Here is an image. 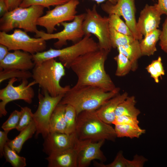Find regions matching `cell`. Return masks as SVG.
Returning <instances> with one entry per match:
<instances>
[{
  "label": "cell",
  "mask_w": 167,
  "mask_h": 167,
  "mask_svg": "<svg viewBox=\"0 0 167 167\" xmlns=\"http://www.w3.org/2000/svg\"><path fill=\"white\" fill-rule=\"evenodd\" d=\"M109 53L99 49L75 59L70 66L77 77L75 85L93 86L106 91L114 90L116 87L105 68Z\"/></svg>",
  "instance_id": "cell-1"
},
{
  "label": "cell",
  "mask_w": 167,
  "mask_h": 167,
  "mask_svg": "<svg viewBox=\"0 0 167 167\" xmlns=\"http://www.w3.org/2000/svg\"><path fill=\"white\" fill-rule=\"evenodd\" d=\"M120 88L116 87L106 91L92 85H74L64 95L59 104L69 105L75 109L77 115L86 110H96L106 101L119 93Z\"/></svg>",
  "instance_id": "cell-2"
},
{
  "label": "cell",
  "mask_w": 167,
  "mask_h": 167,
  "mask_svg": "<svg viewBox=\"0 0 167 167\" xmlns=\"http://www.w3.org/2000/svg\"><path fill=\"white\" fill-rule=\"evenodd\" d=\"M64 67L55 58L49 59L35 64L32 78L42 91H47L51 96L65 94L71 88L69 85L62 87L60 84V80L66 75Z\"/></svg>",
  "instance_id": "cell-3"
},
{
  "label": "cell",
  "mask_w": 167,
  "mask_h": 167,
  "mask_svg": "<svg viewBox=\"0 0 167 167\" xmlns=\"http://www.w3.org/2000/svg\"><path fill=\"white\" fill-rule=\"evenodd\" d=\"M75 134L79 139L93 142L114 141L117 137L114 128L101 120L95 110L84 111L77 115Z\"/></svg>",
  "instance_id": "cell-4"
},
{
  "label": "cell",
  "mask_w": 167,
  "mask_h": 167,
  "mask_svg": "<svg viewBox=\"0 0 167 167\" xmlns=\"http://www.w3.org/2000/svg\"><path fill=\"white\" fill-rule=\"evenodd\" d=\"M91 34L85 35L79 42L70 46L49 50L32 54L35 64L52 58H58L64 66L70 68L72 62L79 57L87 53L99 49L98 44L91 37Z\"/></svg>",
  "instance_id": "cell-5"
},
{
  "label": "cell",
  "mask_w": 167,
  "mask_h": 167,
  "mask_svg": "<svg viewBox=\"0 0 167 167\" xmlns=\"http://www.w3.org/2000/svg\"><path fill=\"white\" fill-rule=\"evenodd\" d=\"M45 8L39 5L26 8L19 6L7 11L0 19L1 31L7 32L15 28H18L26 32L36 33L38 31L37 20L43 15Z\"/></svg>",
  "instance_id": "cell-6"
},
{
  "label": "cell",
  "mask_w": 167,
  "mask_h": 167,
  "mask_svg": "<svg viewBox=\"0 0 167 167\" xmlns=\"http://www.w3.org/2000/svg\"><path fill=\"white\" fill-rule=\"evenodd\" d=\"M85 35L93 34L97 38L99 49L109 53L112 48L109 36L108 17H103L97 12L96 5L86 9L82 24Z\"/></svg>",
  "instance_id": "cell-7"
},
{
  "label": "cell",
  "mask_w": 167,
  "mask_h": 167,
  "mask_svg": "<svg viewBox=\"0 0 167 167\" xmlns=\"http://www.w3.org/2000/svg\"><path fill=\"white\" fill-rule=\"evenodd\" d=\"M0 44L6 46L9 51L21 50L32 54L45 51L47 47L45 40L31 37L19 29H15L11 34L0 31Z\"/></svg>",
  "instance_id": "cell-8"
},
{
  "label": "cell",
  "mask_w": 167,
  "mask_h": 167,
  "mask_svg": "<svg viewBox=\"0 0 167 167\" xmlns=\"http://www.w3.org/2000/svg\"><path fill=\"white\" fill-rule=\"evenodd\" d=\"M42 93H38V105L36 110L33 113V118L36 129L35 137L41 135L44 138L49 133V121L52 114L65 94L54 97L46 91H42Z\"/></svg>",
  "instance_id": "cell-9"
},
{
  "label": "cell",
  "mask_w": 167,
  "mask_h": 167,
  "mask_svg": "<svg viewBox=\"0 0 167 167\" xmlns=\"http://www.w3.org/2000/svg\"><path fill=\"white\" fill-rule=\"evenodd\" d=\"M85 15V13L76 15L71 22L62 23L60 24L63 27V29L59 32L49 34L38 30L35 33V36L36 37L42 38L45 41L57 39V41L54 44V46L57 49H60L63 46L66 45L68 41L76 43L85 36L82 24Z\"/></svg>",
  "instance_id": "cell-10"
},
{
  "label": "cell",
  "mask_w": 167,
  "mask_h": 167,
  "mask_svg": "<svg viewBox=\"0 0 167 167\" xmlns=\"http://www.w3.org/2000/svg\"><path fill=\"white\" fill-rule=\"evenodd\" d=\"M17 80L15 78L10 79L7 85L0 90V117L5 116L7 114L6 109V105L10 102L22 100L28 104H31L35 93L32 86L35 84L33 81L29 83L28 79L21 80L20 84L16 86L13 85Z\"/></svg>",
  "instance_id": "cell-11"
},
{
  "label": "cell",
  "mask_w": 167,
  "mask_h": 167,
  "mask_svg": "<svg viewBox=\"0 0 167 167\" xmlns=\"http://www.w3.org/2000/svg\"><path fill=\"white\" fill-rule=\"evenodd\" d=\"M79 3L78 0H71L56 6L38 19L37 25L45 28L47 33H53L56 30L55 27L58 24L74 19L76 15V8Z\"/></svg>",
  "instance_id": "cell-12"
},
{
  "label": "cell",
  "mask_w": 167,
  "mask_h": 167,
  "mask_svg": "<svg viewBox=\"0 0 167 167\" xmlns=\"http://www.w3.org/2000/svg\"><path fill=\"white\" fill-rule=\"evenodd\" d=\"M101 7L104 11L109 15L116 14L122 16L133 36L139 41L142 39L143 36L136 27L135 0H118L114 4L106 1L101 5Z\"/></svg>",
  "instance_id": "cell-13"
},
{
  "label": "cell",
  "mask_w": 167,
  "mask_h": 167,
  "mask_svg": "<svg viewBox=\"0 0 167 167\" xmlns=\"http://www.w3.org/2000/svg\"><path fill=\"white\" fill-rule=\"evenodd\" d=\"M105 140L93 142L90 139H77L75 148L77 154L78 167L88 166L91 162L98 160L103 163L106 158L101 148Z\"/></svg>",
  "instance_id": "cell-14"
},
{
  "label": "cell",
  "mask_w": 167,
  "mask_h": 167,
  "mask_svg": "<svg viewBox=\"0 0 167 167\" xmlns=\"http://www.w3.org/2000/svg\"><path fill=\"white\" fill-rule=\"evenodd\" d=\"M165 13L157 3L153 5L146 4L140 11L136 22L138 31L143 36L154 30L159 27L161 16Z\"/></svg>",
  "instance_id": "cell-15"
},
{
  "label": "cell",
  "mask_w": 167,
  "mask_h": 167,
  "mask_svg": "<svg viewBox=\"0 0 167 167\" xmlns=\"http://www.w3.org/2000/svg\"><path fill=\"white\" fill-rule=\"evenodd\" d=\"M43 151L49 156L58 152L74 148L78 138L75 133L49 132L44 138Z\"/></svg>",
  "instance_id": "cell-16"
},
{
  "label": "cell",
  "mask_w": 167,
  "mask_h": 167,
  "mask_svg": "<svg viewBox=\"0 0 167 167\" xmlns=\"http://www.w3.org/2000/svg\"><path fill=\"white\" fill-rule=\"evenodd\" d=\"M33 55L28 52L21 50L9 52L5 58L0 62L1 70L6 69H15L29 71L35 66Z\"/></svg>",
  "instance_id": "cell-17"
},
{
  "label": "cell",
  "mask_w": 167,
  "mask_h": 167,
  "mask_svg": "<svg viewBox=\"0 0 167 167\" xmlns=\"http://www.w3.org/2000/svg\"><path fill=\"white\" fill-rule=\"evenodd\" d=\"M128 96V93L125 92L118 93L108 100L95 110L98 116L105 122L112 124L115 117V112L118 106Z\"/></svg>",
  "instance_id": "cell-18"
},
{
  "label": "cell",
  "mask_w": 167,
  "mask_h": 167,
  "mask_svg": "<svg viewBox=\"0 0 167 167\" xmlns=\"http://www.w3.org/2000/svg\"><path fill=\"white\" fill-rule=\"evenodd\" d=\"M48 167H78L75 148L54 153L45 158Z\"/></svg>",
  "instance_id": "cell-19"
},
{
  "label": "cell",
  "mask_w": 167,
  "mask_h": 167,
  "mask_svg": "<svg viewBox=\"0 0 167 167\" xmlns=\"http://www.w3.org/2000/svg\"><path fill=\"white\" fill-rule=\"evenodd\" d=\"M36 130V125L33 120L27 127L21 131L14 139H9L6 144L17 153H19L24 143L32 138Z\"/></svg>",
  "instance_id": "cell-20"
},
{
  "label": "cell",
  "mask_w": 167,
  "mask_h": 167,
  "mask_svg": "<svg viewBox=\"0 0 167 167\" xmlns=\"http://www.w3.org/2000/svg\"><path fill=\"white\" fill-rule=\"evenodd\" d=\"M66 105L58 104L51 116L49 121V132L65 133V114Z\"/></svg>",
  "instance_id": "cell-21"
},
{
  "label": "cell",
  "mask_w": 167,
  "mask_h": 167,
  "mask_svg": "<svg viewBox=\"0 0 167 167\" xmlns=\"http://www.w3.org/2000/svg\"><path fill=\"white\" fill-rule=\"evenodd\" d=\"M161 30L156 29L144 36L139 42V46L142 56H150L157 51L156 44L159 40Z\"/></svg>",
  "instance_id": "cell-22"
},
{
  "label": "cell",
  "mask_w": 167,
  "mask_h": 167,
  "mask_svg": "<svg viewBox=\"0 0 167 167\" xmlns=\"http://www.w3.org/2000/svg\"><path fill=\"white\" fill-rule=\"evenodd\" d=\"M139 42L137 40L130 43L119 46L117 48L118 53H121L131 62L132 71H135L137 68L138 59L142 56L139 46Z\"/></svg>",
  "instance_id": "cell-23"
},
{
  "label": "cell",
  "mask_w": 167,
  "mask_h": 167,
  "mask_svg": "<svg viewBox=\"0 0 167 167\" xmlns=\"http://www.w3.org/2000/svg\"><path fill=\"white\" fill-rule=\"evenodd\" d=\"M136 104L135 96H128L118 106L115 112L116 117L123 115L137 118L140 111L135 107Z\"/></svg>",
  "instance_id": "cell-24"
},
{
  "label": "cell",
  "mask_w": 167,
  "mask_h": 167,
  "mask_svg": "<svg viewBox=\"0 0 167 167\" xmlns=\"http://www.w3.org/2000/svg\"><path fill=\"white\" fill-rule=\"evenodd\" d=\"M114 128L117 137L118 138H139L146 132L145 130L141 128L139 126L115 125Z\"/></svg>",
  "instance_id": "cell-25"
},
{
  "label": "cell",
  "mask_w": 167,
  "mask_h": 167,
  "mask_svg": "<svg viewBox=\"0 0 167 167\" xmlns=\"http://www.w3.org/2000/svg\"><path fill=\"white\" fill-rule=\"evenodd\" d=\"M109 36L112 47L114 48L130 43L137 40L132 36L121 33L110 27H109Z\"/></svg>",
  "instance_id": "cell-26"
},
{
  "label": "cell",
  "mask_w": 167,
  "mask_h": 167,
  "mask_svg": "<svg viewBox=\"0 0 167 167\" xmlns=\"http://www.w3.org/2000/svg\"><path fill=\"white\" fill-rule=\"evenodd\" d=\"M18 153L6 144L3 153L6 162L9 163L13 167H25L27 165L25 157L19 156Z\"/></svg>",
  "instance_id": "cell-27"
},
{
  "label": "cell",
  "mask_w": 167,
  "mask_h": 167,
  "mask_svg": "<svg viewBox=\"0 0 167 167\" xmlns=\"http://www.w3.org/2000/svg\"><path fill=\"white\" fill-rule=\"evenodd\" d=\"M32 76V73L29 71L15 69H6L0 70V83L6 80L15 78L19 80L28 79Z\"/></svg>",
  "instance_id": "cell-28"
},
{
  "label": "cell",
  "mask_w": 167,
  "mask_h": 167,
  "mask_svg": "<svg viewBox=\"0 0 167 167\" xmlns=\"http://www.w3.org/2000/svg\"><path fill=\"white\" fill-rule=\"evenodd\" d=\"M117 64V67L115 75L118 77L124 76L131 71H132V64L131 62L123 54H118L114 58Z\"/></svg>",
  "instance_id": "cell-29"
},
{
  "label": "cell",
  "mask_w": 167,
  "mask_h": 167,
  "mask_svg": "<svg viewBox=\"0 0 167 167\" xmlns=\"http://www.w3.org/2000/svg\"><path fill=\"white\" fill-rule=\"evenodd\" d=\"M77 116L74 108L70 105H66L65 114V133L70 135L75 133Z\"/></svg>",
  "instance_id": "cell-30"
},
{
  "label": "cell",
  "mask_w": 167,
  "mask_h": 167,
  "mask_svg": "<svg viewBox=\"0 0 167 167\" xmlns=\"http://www.w3.org/2000/svg\"><path fill=\"white\" fill-rule=\"evenodd\" d=\"M145 69L150 74L155 83H158L159 82V78L165 74V71L160 56L155 60L146 66Z\"/></svg>",
  "instance_id": "cell-31"
},
{
  "label": "cell",
  "mask_w": 167,
  "mask_h": 167,
  "mask_svg": "<svg viewBox=\"0 0 167 167\" xmlns=\"http://www.w3.org/2000/svg\"><path fill=\"white\" fill-rule=\"evenodd\" d=\"M108 17L109 27L121 33L133 36L129 27L120 16L116 14H112L109 15Z\"/></svg>",
  "instance_id": "cell-32"
},
{
  "label": "cell",
  "mask_w": 167,
  "mask_h": 167,
  "mask_svg": "<svg viewBox=\"0 0 167 167\" xmlns=\"http://www.w3.org/2000/svg\"><path fill=\"white\" fill-rule=\"evenodd\" d=\"M67 2L65 0H23L19 6L26 8L33 5H39L49 8L51 6L61 5Z\"/></svg>",
  "instance_id": "cell-33"
},
{
  "label": "cell",
  "mask_w": 167,
  "mask_h": 167,
  "mask_svg": "<svg viewBox=\"0 0 167 167\" xmlns=\"http://www.w3.org/2000/svg\"><path fill=\"white\" fill-rule=\"evenodd\" d=\"M21 114V110H15L13 111L2 125V128L4 131H9L12 129H16L19 124Z\"/></svg>",
  "instance_id": "cell-34"
},
{
  "label": "cell",
  "mask_w": 167,
  "mask_h": 167,
  "mask_svg": "<svg viewBox=\"0 0 167 167\" xmlns=\"http://www.w3.org/2000/svg\"><path fill=\"white\" fill-rule=\"evenodd\" d=\"M22 114L19 124L16 128L19 131H20L27 127L33 120V113L31 109L27 106L21 107Z\"/></svg>",
  "instance_id": "cell-35"
},
{
  "label": "cell",
  "mask_w": 167,
  "mask_h": 167,
  "mask_svg": "<svg viewBox=\"0 0 167 167\" xmlns=\"http://www.w3.org/2000/svg\"><path fill=\"white\" fill-rule=\"evenodd\" d=\"M147 161V159L143 156L136 154L131 160L124 158L123 167H143Z\"/></svg>",
  "instance_id": "cell-36"
},
{
  "label": "cell",
  "mask_w": 167,
  "mask_h": 167,
  "mask_svg": "<svg viewBox=\"0 0 167 167\" xmlns=\"http://www.w3.org/2000/svg\"><path fill=\"white\" fill-rule=\"evenodd\" d=\"M139 121L137 118L126 116H116L112 124L115 125H129L139 126Z\"/></svg>",
  "instance_id": "cell-37"
},
{
  "label": "cell",
  "mask_w": 167,
  "mask_h": 167,
  "mask_svg": "<svg viewBox=\"0 0 167 167\" xmlns=\"http://www.w3.org/2000/svg\"><path fill=\"white\" fill-rule=\"evenodd\" d=\"M159 45L161 49L167 54V18L162 24L159 38Z\"/></svg>",
  "instance_id": "cell-38"
},
{
  "label": "cell",
  "mask_w": 167,
  "mask_h": 167,
  "mask_svg": "<svg viewBox=\"0 0 167 167\" xmlns=\"http://www.w3.org/2000/svg\"><path fill=\"white\" fill-rule=\"evenodd\" d=\"M9 131H0V156L2 157L3 156L4 148L9 139L7 137V135Z\"/></svg>",
  "instance_id": "cell-39"
},
{
  "label": "cell",
  "mask_w": 167,
  "mask_h": 167,
  "mask_svg": "<svg viewBox=\"0 0 167 167\" xmlns=\"http://www.w3.org/2000/svg\"><path fill=\"white\" fill-rule=\"evenodd\" d=\"M23 0H5L7 11L19 7Z\"/></svg>",
  "instance_id": "cell-40"
},
{
  "label": "cell",
  "mask_w": 167,
  "mask_h": 167,
  "mask_svg": "<svg viewBox=\"0 0 167 167\" xmlns=\"http://www.w3.org/2000/svg\"><path fill=\"white\" fill-rule=\"evenodd\" d=\"M8 48L5 45L0 44V62L2 61L9 53Z\"/></svg>",
  "instance_id": "cell-41"
},
{
  "label": "cell",
  "mask_w": 167,
  "mask_h": 167,
  "mask_svg": "<svg viewBox=\"0 0 167 167\" xmlns=\"http://www.w3.org/2000/svg\"><path fill=\"white\" fill-rule=\"evenodd\" d=\"M7 11L5 0H0V15L2 16Z\"/></svg>",
  "instance_id": "cell-42"
},
{
  "label": "cell",
  "mask_w": 167,
  "mask_h": 167,
  "mask_svg": "<svg viewBox=\"0 0 167 167\" xmlns=\"http://www.w3.org/2000/svg\"><path fill=\"white\" fill-rule=\"evenodd\" d=\"M157 4L167 15V0H158Z\"/></svg>",
  "instance_id": "cell-43"
},
{
  "label": "cell",
  "mask_w": 167,
  "mask_h": 167,
  "mask_svg": "<svg viewBox=\"0 0 167 167\" xmlns=\"http://www.w3.org/2000/svg\"><path fill=\"white\" fill-rule=\"evenodd\" d=\"M96 2L98 4H99L105 1H108L113 4H115L118 0H92Z\"/></svg>",
  "instance_id": "cell-44"
},
{
  "label": "cell",
  "mask_w": 167,
  "mask_h": 167,
  "mask_svg": "<svg viewBox=\"0 0 167 167\" xmlns=\"http://www.w3.org/2000/svg\"><path fill=\"white\" fill-rule=\"evenodd\" d=\"M66 0L67 2H68V1H70L71 0Z\"/></svg>",
  "instance_id": "cell-45"
}]
</instances>
